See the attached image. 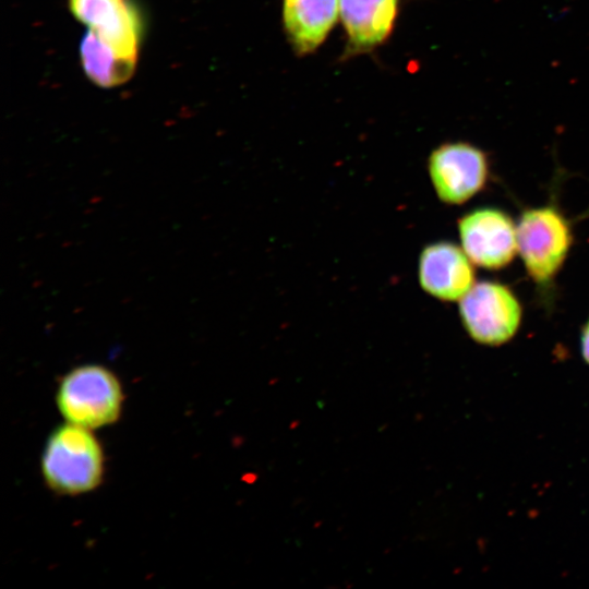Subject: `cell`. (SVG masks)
I'll use <instances>...</instances> for the list:
<instances>
[{"label":"cell","mask_w":589,"mask_h":589,"mask_svg":"<svg viewBox=\"0 0 589 589\" xmlns=\"http://www.w3.org/2000/svg\"><path fill=\"white\" fill-rule=\"evenodd\" d=\"M104 461L101 445L91 429L67 422L49 435L41 456V472L52 491L77 495L101 483Z\"/></svg>","instance_id":"1"},{"label":"cell","mask_w":589,"mask_h":589,"mask_svg":"<svg viewBox=\"0 0 589 589\" xmlns=\"http://www.w3.org/2000/svg\"><path fill=\"white\" fill-rule=\"evenodd\" d=\"M57 407L67 422L91 430L115 423L122 410L123 392L117 375L100 364H83L61 380Z\"/></svg>","instance_id":"2"},{"label":"cell","mask_w":589,"mask_h":589,"mask_svg":"<svg viewBox=\"0 0 589 589\" xmlns=\"http://www.w3.org/2000/svg\"><path fill=\"white\" fill-rule=\"evenodd\" d=\"M517 252L530 277L546 284L568 254L572 233L565 217L552 206L525 211L516 225Z\"/></svg>","instance_id":"3"},{"label":"cell","mask_w":589,"mask_h":589,"mask_svg":"<svg viewBox=\"0 0 589 589\" xmlns=\"http://www.w3.org/2000/svg\"><path fill=\"white\" fill-rule=\"evenodd\" d=\"M521 305L514 292L495 281L474 283L459 300V314L470 337L496 346L509 340L519 328Z\"/></svg>","instance_id":"4"},{"label":"cell","mask_w":589,"mask_h":589,"mask_svg":"<svg viewBox=\"0 0 589 589\" xmlns=\"http://www.w3.org/2000/svg\"><path fill=\"white\" fill-rule=\"evenodd\" d=\"M428 170L437 197L459 205L474 196L485 184L489 159L479 147L467 142H447L435 147Z\"/></svg>","instance_id":"5"},{"label":"cell","mask_w":589,"mask_h":589,"mask_svg":"<svg viewBox=\"0 0 589 589\" xmlns=\"http://www.w3.org/2000/svg\"><path fill=\"white\" fill-rule=\"evenodd\" d=\"M461 248L477 266L497 269L508 265L517 252L513 219L493 207L474 209L458 221Z\"/></svg>","instance_id":"6"},{"label":"cell","mask_w":589,"mask_h":589,"mask_svg":"<svg viewBox=\"0 0 589 589\" xmlns=\"http://www.w3.org/2000/svg\"><path fill=\"white\" fill-rule=\"evenodd\" d=\"M73 15L120 53L137 58L143 23L131 0H69Z\"/></svg>","instance_id":"7"},{"label":"cell","mask_w":589,"mask_h":589,"mask_svg":"<svg viewBox=\"0 0 589 589\" xmlns=\"http://www.w3.org/2000/svg\"><path fill=\"white\" fill-rule=\"evenodd\" d=\"M400 0H339V20L346 45L341 57L364 55L384 45L392 36Z\"/></svg>","instance_id":"8"},{"label":"cell","mask_w":589,"mask_h":589,"mask_svg":"<svg viewBox=\"0 0 589 589\" xmlns=\"http://www.w3.org/2000/svg\"><path fill=\"white\" fill-rule=\"evenodd\" d=\"M472 264L456 244L447 241L431 243L420 253V286L438 300H460L474 285Z\"/></svg>","instance_id":"9"},{"label":"cell","mask_w":589,"mask_h":589,"mask_svg":"<svg viewBox=\"0 0 589 589\" xmlns=\"http://www.w3.org/2000/svg\"><path fill=\"white\" fill-rule=\"evenodd\" d=\"M339 19V0H281L287 40L299 57L315 52Z\"/></svg>","instance_id":"10"},{"label":"cell","mask_w":589,"mask_h":589,"mask_svg":"<svg viewBox=\"0 0 589 589\" xmlns=\"http://www.w3.org/2000/svg\"><path fill=\"white\" fill-rule=\"evenodd\" d=\"M80 55L87 76L103 87L117 86L128 81L137 59L120 53L89 29L81 41Z\"/></svg>","instance_id":"11"},{"label":"cell","mask_w":589,"mask_h":589,"mask_svg":"<svg viewBox=\"0 0 589 589\" xmlns=\"http://www.w3.org/2000/svg\"><path fill=\"white\" fill-rule=\"evenodd\" d=\"M580 348L584 359L589 363V321L585 324L581 332Z\"/></svg>","instance_id":"12"}]
</instances>
